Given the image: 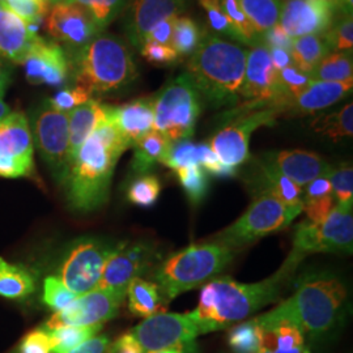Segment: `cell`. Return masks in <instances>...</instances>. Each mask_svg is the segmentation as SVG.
I'll return each mask as SVG.
<instances>
[{
    "instance_id": "cell-1",
    "label": "cell",
    "mask_w": 353,
    "mask_h": 353,
    "mask_svg": "<svg viewBox=\"0 0 353 353\" xmlns=\"http://www.w3.org/2000/svg\"><path fill=\"white\" fill-rule=\"evenodd\" d=\"M303 259L305 256L292 250L274 275L252 284L239 283L229 276L212 279L203 285L198 306L190 316L199 323L202 334L232 327L233 323L279 301Z\"/></svg>"
},
{
    "instance_id": "cell-2",
    "label": "cell",
    "mask_w": 353,
    "mask_h": 353,
    "mask_svg": "<svg viewBox=\"0 0 353 353\" xmlns=\"http://www.w3.org/2000/svg\"><path fill=\"white\" fill-rule=\"evenodd\" d=\"M131 148L108 117L76 153L63 182L70 207L77 212L100 208L109 198L114 168Z\"/></svg>"
},
{
    "instance_id": "cell-3",
    "label": "cell",
    "mask_w": 353,
    "mask_h": 353,
    "mask_svg": "<svg viewBox=\"0 0 353 353\" xmlns=\"http://www.w3.org/2000/svg\"><path fill=\"white\" fill-rule=\"evenodd\" d=\"M348 292L341 279L327 272L303 276L294 293L271 312L256 316L262 330L290 325L303 335H323L338 325Z\"/></svg>"
},
{
    "instance_id": "cell-4",
    "label": "cell",
    "mask_w": 353,
    "mask_h": 353,
    "mask_svg": "<svg viewBox=\"0 0 353 353\" xmlns=\"http://www.w3.org/2000/svg\"><path fill=\"white\" fill-rule=\"evenodd\" d=\"M248 50L241 45L204 32L190 57L188 76L201 97L214 108L234 106L241 100Z\"/></svg>"
},
{
    "instance_id": "cell-5",
    "label": "cell",
    "mask_w": 353,
    "mask_h": 353,
    "mask_svg": "<svg viewBox=\"0 0 353 353\" xmlns=\"http://www.w3.org/2000/svg\"><path fill=\"white\" fill-rule=\"evenodd\" d=\"M67 57L76 85L92 94L122 90L138 77L132 51L123 39L112 34L100 33L84 46L67 51Z\"/></svg>"
},
{
    "instance_id": "cell-6",
    "label": "cell",
    "mask_w": 353,
    "mask_h": 353,
    "mask_svg": "<svg viewBox=\"0 0 353 353\" xmlns=\"http://www.w3.org/2000/svg\"><path fill=\"white\" fill-rule=\"evenodd\" d=\"M236 252L216 242L191 245L159 263L152 271V280L168 305L176 296L199 288L221 274Z\"/></svg>"
},
{
    "instance_id": "cell-7",
    "label": "cell",
    "mask_w": 353,
    "mask_h": 353,
    "mask_svg": "<svg viewBox=\"0 0 353 353\" xmlns=\"http://www.w3.org/2000/svg\"><path fill=\"white\" fill-rule=\"evenodd\" d=\"M301 212L303 204L290 205L272 196L261 195L254 199L236 223L214 234L211 242L225 245L239 252L246 245L290 227Z\"/></svg>"
},
{
    "instance_id": "cell-8",
    "label": "cell",
    "mask_w": 353,
    "mask_h": 353,
    "mask_svg": "<svg viewBox=\"0 0 353 353\" xmlns=\"http://www.w3.org/2000/svg\"><path fill=\"white\" fill-rule=\"evenodd\" d=\"M202 112V97L188 74L170 80L154 97L153 128L170 141L194 135Z\"/></svg>"
},
{
    "instance_id": "cell-9",
    "label": "cell",
    "mask_w": 353,
    "mask_h": 353,
    "mask_svg": "<svg viewBox=\"0 0 353 353\" xmlns=\"http://www.w3.org/2000/svg\"><path fill=\"white\" fill-rule=\"evenodd\" d=\"M353 202L336 203L322 223L303 220L294 228L293 252L306 256L314 252H352Z\"/></svg>"
},
{
    "instance_id": "cell-10",
    "label": "cell",
    "mask_w": 353,
    "mask_h": 353,
    "mask_svg": "<svg viewBox=\"0 0 353 353\" xmlns=\"http://www.w3.org/2000/svg\"><path fill=\"white\" fill-rule=\"evenodd\" d=\"M30 123L33 144L54 178L63 183L70 168L68 114L54 109L46 100L32 112Z\"/></svg>"
},
{
    "instance_id": "cell-11",
    "label": "cell",
    "mask_w": 353,
    "mask_h": 353,
    "mask_svg": "<svg viewBox=\"0 0 353 353\" xmlns=\"http://www.w3.org/2000/svg\"><path fill=\"white\" fill-rule=\"evenodd\" d=\"M115 248L117 243L94 237L75 241L64 254L57 278L77 296L96 290L103 265Z\"/></svg>"
},
{
    "instance_id": "cell-12",
    "label": "cell",
    "mask_w": 353,
    "mask_h": 353,
    "mask_svg": "<svg viewBox=\"0 0 353 353\" xmlns=\"http://www.w3.org/2000/svg\"><path fill=\"white\" fill-rule=\"evenodd\" d=\"M130 332L144 353L163 350L191 353V350L195 348V339L202 335L199 323L190 313H159L145 318Z\"/></svg>"
},
{
    "instance_id": "cell-13",
    "label": "cell",
    "mask_w": 353,
    "mask_h": 353,
    "mask_svg": "<svg viewBox=\"0 0 353 353\" xmlns=\"http://www.w3.org/2000/svg\"><path fill=\"white\" fill-rule=\"evenodd\" d=\"M281 115L275 108L248 110L237 113L228 126L217 131L210 140V147L217 154L220 161L236 170L245 164L249 157V144L252 134L262 126H274L276 117Z\"/></svg>"
},
{
    "instance_id": "cell-14",
    "label": "cell",
    "mask_w": 353,
    "mask_h": 353,
    "mask_svg": "<svg viewBox=\"0 0 353 353\" xmlns=\"http://www.w3.org/2000/svg\"><path fill=\"white\" fill-rule=\"evenodd\" d=\"M127 297V288L93 290L79 296L62 310L55 312L42 330L50 332L64 326H97L117 316Z\"/></svg>"
},
{
    "instance_id": "cell-15",
    "label": "cell",
    "mask_w": 353,
    "mask_h": 353,
    "mask_svg": "<svg viewBox=\"0 0 353 353\" xmlns=\"http://www.w3.org/2000/svg\"><path fill=\"white\" fill-rule=\"evenodd\" d=\"M160 261L161 252L153 242H118L103 265L96 290L127 288L131 280L150 274Z\"/></svg>"
},
{
    "instance_id": "cell-16",
    "label": "cell",
    "mask_w": 353,
    "mask_h": 353,
    "mask_svg": "<svg viewBox=\"0 0 353 353\" xmlns=\"http://www.w3.org/2000/svg\"><path fill=\"white\" fill-rule=\"evenodd\" d=\"M34 144L24 113H11L0 122V176H29L34 170Z\"/></svg>"
},
{
    "instance_id": "cell-17",
    "label": "cell",
    "mask_w": 353,
    "mask_h": 353,
    "mask_svg": "<svg viewBox=\"0 0 353 353\" xmlns=\"http://www.w3.org/2000/svg\"><path fill=\"white\" fill-rule=\"evenodd\" d=\"M241 99L250 101L246 105V110L278 109L283 100L279 88L278 71L271 62L268 48L265 45L254 46L248 51Z\"/></svg>"
},
{
    "instance_id": "cell-18",
    "label": "cell",
    "mask_w": 353,
    "mask_h": 353,
    "mask_svg": "<svg viewBox=\"0 0 353 353\" xmlns=\"http://www.w3.org/2000/svg\"><path fill=\"white\" fill-rule=\"evenodd\" d=\"M45 29L54 42L64 45L67 50L81 48L102 33L83 6L67 1L51 6L45 17Z\"/></svg>"
},
{
    "instance_id": "cell-19",
    "label": "cell",
    "mask_w": 353,
    "mask_h": 353,
    "mask_svg": "<svg viewBox=\"0 0 353 353\" xmlns=\"http://www.w3.org/2000/svg\"><path fill=\"white\" fill-rule=\"evenodd\" d=\"M26 80L33 85L59 87L68 80L67 51L52 39H34L23 62Z\"/></svg>"
},
{
    "instance_id": "cell-20",
    "label": "cell",
    "mask_w": 353,
    "mask_h": 353,
    "mask_svg": "<svg viewBox=\"0 0 353 353\" xmlns=\"http://www.w3.org/2000/svg\"><path fill=\"white\" fill-rule=\"evenodd\" d=\"M336 14L334 0H287L279 24L292 38L323 34Z\"/></svg>"
},
{
    "instance_id": "cell-21",
    "label": "cell",
    "mask_w": 353,
    "mask_h": 353,
    "mask_svg": "<svg viewBox=\"0 0 353 353\" xmlns=\"http://www.w3.org/2000/svg\"><path fill=\"white\" fill-rule=\"evenodd\" d=\"M186 0H134L126 19L127 37L131 45L141 49L152 28L165 19L181 16Z\"/></svg>"
},
{
    "instance_id": "cell-22",
    "label": "cell",
    "mask_w": 353,
    "mask_h": 353,
    "mask_svg": "<svg viewBox=\"0 0 353 353\" xmlns=\"http://www.w3.org/2000/svg\"><path fill=\"white\" fill-rule=\"evenodd\" d=\"M353 81H313L307 88L280 103L281 114L312 115L341 102L352 93Z\"/></svg>"
},
{
    "instance_id": "cell-23",
    "label": "cell",
    "mask_w": 353,
    "mask_h": 353,
    "mask_svg": "<svg viewBox=\"0 0 353 353\" xmlns=\"http://www.w3.org/2000/svg\"><path fill=\"white\" fill-rule=\"evenodd\" d=\"M108 117L130 147H132L153 130L154 97H143L121 106L108 105Z\"/></svg>"
},
{
    "instance_id": "cell-24",
    "label": "cell",
    "mask_w": 353,
    "mask_h": 353,
    "mask_svg": "<svg viewBox=\"0 0 353 353\" xmlns=\"http://www.w3.org/2000/svg\"><path fill=\"white\" fill-rule=\"evenodd\" d=\"M265 160L303 189L313 179L327 174L331 169L322 156L303 150L276 152Z\"/></svg>"
},
{
    "instance_id": "cell-25",
    "label": "cell",
    "mask_w": 353,
    "mask_h": 353,
    "mask_svg": "<svg viewBox=\"0 0 353 353\" xmlns=\"http://www.w3.org/2000/svg\"><path fill=\"white\" fill-rule=\"evenodd\" d=\"M36 38L26 21L0 3V59L23 63Z\"/></svg>"
},
{
    "instance_id": "cell-26",
    "label": "cell",
    "mask_w": 353,
    "mask_h": 353,
    "mask_svg": "<svg viewBox=\"0 0 353 353\" xmlns=\"http://www.w3.org/2000/svg\"><path fill=\"white\" fill-rule=\"evenodd\" d=\"M252 191L254 196L267 195L280 202L294 205L303 204V188L296 185L290 178L281 174L267 160L259 165L258 172L252 176Z\"/></svg>"
},
{
    "instance_id": "cell-27",
    "label": "cell",
    "mask_w": 353,
    "mask_h": 353,
    "mask_svg": "<svg viewBox=\"0 0 353 353\" xmlns=\"http://www.w3.org/2000/svg\"><path fill=\"white\" fill-rule=\"evenodd\" d=\"M106 118V105L96 100H89L68 113V164L74 160L77 151L93 134L102 119ZM70 169V168H68Z\"/></svg>"
},
{
    "instance_id": "cell-28",
    "label": "cell",
    "mask_w": 353,
    "mask_h": 353,
    "mask_svg": "<svg viewBox=\"0 0 353 353\" xmlns=\"http://www.w3.org/2000/svg\"><path fill=\"white\" fill-rule=\"evenodd\" d=\"M336 204L327 174L318 176L305 186L303 192V211L307 221L322 223Z\"/></svg>"
},
{
    "instance_id": "cell-29",
    "label": "cell",
    "mask_w": 353,
    "mask_h": 353,
    "mask_svg": "<svg viewBox=\"0 0 353 353\" xmlns=\"http://www.w3.org/2000/svg\"><path fill=\"white\" fill-rule=\"evenodd\" d=\"M128 309L134 316H148L164 313L166 303H164L157 285L153 281L137 278L130 281L127 287Z\"/></svg>"
},
{
    "instance_id": "cell-30",
    "label": "cell",
    "mask_w": 353,
    "mask_h": 353,
    "mask_svg": "<svg viewBox=\"0 0 353 353\" xmlns=\"http://www.w3.org/2000/svg\"><path fill=\"white\" fill-rule=\"evenodd\" d=\"M172 141L157 130H152L140 138L134 145V157L131 166L134 172L139 174H145L150 172L154 164L163 163Z\"/></svg>"
},
{
    "instance_id": "cell-31",
    "label": "cell",
    "mask_w": 353,
    "mask_h": 353,
    "mask_svg": "<svg viewBox=\"0 0 353 353\" xmlns=\"http://www.w3.org/2000/svg\"><path fill=\"white\" fill-rule=\"evenodd\" d=\"M328 52L331 49L322 34L293 38L290 55L294 65L305 74L310 75Z\"/></svg>"
},
{
    "instance_id": "cell-32",
    "label": "cell",
    "mask_w": 353,
    "mask_h": 353,
    "mask_svg": "<svg viewBox=\"0 0 353 353\" xmlns=\"http://www.w3.org/2000/svg\"><path fill=\"white\" fill-rule=\"evenodd\" d=\"M36 290L33 275L21 265H12L0 256V296L6 299H24Z\"/></svg>"
},
{
    "instance_id": "cell-33",
    "label": "cell",
    "mask_w": 353,
    "mask_h": 353,
    "mask_svg": "<svg viewBox=\"0 0 353 353\" xmlns=\"http://www.w3.org/2000/svg\"><path fill=\"white\" fill-rule=\"evenodd\" d=\"M313 81H353L352 52L331 51L310 74Z\"/></svg>"
},
{
    "instance_id": "cell-34",
    "label": "cell",
    "mask_w": 353,
    "mask_h": 353,
    "mask_svg": "<svg viewBox=\"0 0 353 353\" xmlns=\"http://www.w3.org/2000/svg\"><path fill=\"white\" fill-rule=\"evenodd\" d=\"M310 127L318 134L326 135L334 141L351 138L353 135L352 102L343 106L339 112L318 115L312 121Z\"/></svg>"
},
{
    "instance_id": "cell-35",
    "label": "cell",
    "mask_w": 353,
    "mask_h": 353,
    "mask_svg": "<svg viewBox=\"0 0 353 353\" xmlns=\"http://www.w3.org/2000/svg\"><path fill=\"white\" fill-rule=\"evenodd\" d=\"M242 11L249 17L256 32L262 36L276 26L283 7L281 0H237Z\"/></svg>"
},
{
    "instance_id": "cell-36",
    "label": "cell",
    "mask_w": 353,
    "mask_h": 353,
    "mask_svg": "<svg viewBox=\"0 0 353 353\" xmlns=\"http://www.w3.org/2000/svg\"><path fill=\"white\" fill-rule=\"evenodd\" d=\"M101 328L102 325L64 326L50 331L51 353H70L85 341L94 338Z\"/></svg>"
},
{
    "instance_id": "cell-37",
    "label": "cell",
    "mask_w": 353,
    "mask_h": 353,
    "mask_svg": "<svg viewBox=\"0 0 353 353\" xmlns=\"http://www.w3.org/2000/svg\"><path fill=\"white\" fill-rule=\"evenodd\" d=\"M204 32L189 16H176L174 20L172 48L179 57H191L202 42Z\"/></svg>"
},
{
    "instance_id": "cell-38",
    "label": "cell",
    "mask_w": 353,
    "mask_h": 353,
    "mask_svg": "<svg viewBox=\"0 0 353 353\" xmlns=\"http://www.w3.org/2000/svg\"><path fill=\"white\" fill-rule=\"evenodd\" d=\"M303 332L290 325H278L275 327L263 330L262 348L267 351H294L305 347Z\"/></svg>"
},
{
    "instance_id": "cell-39",
    "label": "cell",
    "mask_w": 353,
    "mask_h": 353,
    "mask_svg": "<svg viewBox=\"0 0 353 353\" xmlns=\"http://www.w3.org/2000/svg\"><path fill=\"white\" fill-rule=\"evenodd\" d=\"M205 148H207V143L196 144L189 139L172 141L161 164L173 170L185 168V166H192V165L201 166Z\"/></svg>"
},
{
    "instance_id": "cell-40",
    "label": "cell",
    "mask_w": 353,
    "mask_h": 353,
    "mask_svg": "<svg viewBox=\"0 0 353 353\" xmlns=\"http://www.w3.org/2000/svg\"><path fill=\"white\" fill-rule=\"evenodd\" d=\"M263 330L255 318L229 330L228 343L234 353H258L262 348Z\"/></svg>"
},
{
    "instance_id": "cell-41",
    "label": "cell",
    "mask_w": 353,
    "mask_h": 353,
    "mask_svg": "<svg viewBox=\"0 0 353 353\" xmlns=\"http://www.w3.org/2000/svg\"><path fill=\"white\" fill-rule=\"evenodd\" d=\"M174 172L182 189L188 194L190 202L192 204L202 203L210 189V179L207 176V172L202 166H185L176 169Z\"/></svg>"
},
{
    "instance_id": "cell-42",
    "label": "cell",
    "mask_w": 353,
    "mask_h": 353,
    "mask_svg": "<svg viewBox=\"0 0 353 353\" xmlns=\"http://www.w3.org/2000/svg\"><path fill=\"white\" fill-rule=\"evenodd\" d=\"M331 51H350L353 49L352 14L338 13L327 30L322 34Z\"/></svg>"
},
{
    "instance_id": "cell-43",
    "label": "cell",
    "mask_w": 353,
    "mask_h": 353,
    "mask_svg": "<svg viewBox=\"0 0 353 353\" xmlns=\"http://www.w3.org/2000/svg\"><path fill=\"white\" fill-rule=\"evenodd\" d=\"M83 6L92 16L97 26L103 30L121 14L127 0H63Z\"/></svg>"
},
{
    "instance_id": "cell-44",
    "label": "cell",
    "mask_w": 353,
    "mask_h": 353,
    "mask_svg": "<svg viewBox=\"0 0 353 353\" xmlns=\"http://www.w3.org/2000/svg\"><path fill=\"white\" fill-rule=\"evenodd\" d=\"M221 7L228 16L229 21L237 29L245 45L258 46L262 45V36L256 32L249 17L242 11L237 0H220Z\"/></svg>"
},
{
    "instance_id": "cell-45",
    "label": "cell",
    "mask_w": 353,
    "mask_h": 353,
    "mask_svg": "<svg viewBox=\"0 0 353 353\" xmlns=\"http://www.w3.org/2000/svg\"><path fill=\"white\" fill-rule=\"evenodd\" d=\"M161 192L159 178L152 174L138 176L127 189V199L140 207H152L157 202Z\"/></svg>"
},
{
    "instance_id": "cell-46",
    "label": "cell",
    "mask_w": 353,
    "mask_h": 353,
    "mask_svg": "<svg viewBox=\"0 0 353 353\" xmlns=\"http://www.w3.org/2000/svg\"><path fill=\"white\" fill-rule=\"evenodd\" d=\"M0 3L16 13L30 28L45 20L50 6L48 0H0Z\"/></svg>"
},
{
    "instance_id": "cell-47",
    "label": "cell",
    "mask_w": 353,
    "mask_h": 353,
    "mask_svg": "<svg viewBox=\"0 0 353 353\" xmlns=\"http://www.w3.org/2000/svg\"><path fill=\"white\" fill-rule=\"evenodd\" d=\"M199 4L207 14V21L211 29H214L216 33L224 34L227 37L232 38L233 41H237L243 43V39L234 26L229 21L227 14L224 12L220 0H199Z\"/></svg>"
},
{
    "instance_id": "cell-48",
    "label": "cell",
    "mask_w": 353,
    "mask_h": 353,
    "mask_svg": "<svg viewBox=\"0 0 353 353\" xmlns=\"http://www.w3.org/2000/svg\"><path fill=\"white\" fill-rule=\"evenodd\" d=\"M327 178L336 202H353L352 165L343 163L338 166H331Z\"/></svg>"
},
{
    "instance_id": "cell-49",
    "label": "cell",
    "mask_w": 353,
    "mask_h": 353,
    "mask_svg": "<svg viewBox=\"0 0 353 353\" xmlns=\"http://www.w3.org/2000/svg\"><path fill=\"white\" fill-rule=\"evenodd\" d=\"M278 81L279 88L283 94V100H281L283 102L287 99H290V97L301 93L313 83V79L309 74H305L294 64H292L290 67H285V68L278 71ZM280 103H279V106H280Z\"/></svg>"
},
{
    "instance_id": "cell-50",
    "label": "cell",
    "mask_w": 353,
    "mask_h": 353,
    "mask_svg": "<svg viewBox=\"0 0 353 353\" xmlns=\"http://www.w3.org/2000/svg\"><path fill=\"white\" fill-rule=\"evenodd\" d=\"M79 296L68 290L57 276H49L43 281L42 301L54 312H59L76 300Z\"/></svg>"
},
{
    "instance_id": "cell-51",
    "label": "cell",
    "mask_w": 353,
    "mask_h": 353,
    "mask_svg": "<svg viewBox=\"0 0 353 353\" xmlns=\"http://www.w3.org/2000/svg\"><path fill=\"white\" fill-rule=\"evenodd\" d=\"M92 100V93L88 89L75 85L71 88H64L59 90L57 94H54L48 101L51 106L62 113H70L76 108L81 106L83 103Z\"/></svg>"
},
{
    "instance_id": "cell-52",
    "label": "cell",
    "mask_w": 353,
    "mask_h": 353,
    "mask_svg": "<svg viewBox=\"0 0 353 353\" xmlns=\"http://www.w3.org/2000/svg\"><path fill=\"white\" fill-rule=\"evenodd\" d=\"M140 54L153 65L165 67L172 65L179 61V55L172 46L159 45L153 42H147L141 46Z\"/></svg>"
},
{
    "instance_id": "cell-53",
    "label": "cell",
    "mask_w": 353,
    "mask_h": 353,
    "mask_svg": "<svg viewBox=\"0 0 353 353\" xmlns=\"http://www.w3.org/2000/svg\"><path fill=\"white\" fill-rule=\"evenodd\" d=\"M11 353H51L50 335L42 328L30 331Z\"/></svg>"
},
{
    "instance_id": "cell-54",
    "label": "cell",
    "mask_w": 353,
    "mask_h": 353,
    "mask_svg": "<svg viewBox=\"0 0 353 353\" xmlns=\"http://www.w3.org/2000/svg\"><path fill=\"white\" fill-rule=\"evenodd\" d=\"M262 45H265L268 49L275 48V49H281L290 52L293 38L290 37L278 23L276 26L270 28L262 34Z\"/></svg>"
},
{
    "instance_id": "cell-55",
    "label": "cell",
    "mask_w": 353,
    "mask_h": 353,
    "mask_svg": "<svg viewBox=\"0 0 353 353\" xmlns=\"http://www.w3.org/2000/svg\"><path fill=\"white\" fill-rule=\"evenodd\" d=\"M174 20H176V17L165 19L161 23L153 26L151 32L145 38V43L153 42V43H159V45H165V46H172Z\"/></svg>"
},
{
    "instance_id": "cell-56",
    "label": "cell",
    "mask_w": 353,
    "mask_h": 353,
    "mask_svg": "<svg viewBox=\"0 0 353 353\" xmlns=\"http://www.w3.org/2000/svg\"><path fill=\"white\" fill-rule=\"evenodd\" d=\"M106 353H144L139 343L131 335V332H127L125 335L119 336L113 344L109 345Z\"/></svg>"
},
{
    "instance_id": "cell-57",
    "label": "cell",
    "mask_w": 353,
    "mask_h": 353,
    "mask_svg": "<svg viewBox=\"0 0 353 353\" xmlns=\"http://www.w3.org/2000/svg\"><path fill=\"white\" fill-rule=\"evenodd\" d=\"M110 345V341L106 335L94 336L70 353H106Z\"/></svg>"
},
{
    "instance_id": "cell-58",
    "label": "cell",
    "mask_w": 353,
    "mask_h": 353,
    "mask_svg": "<svg viewBox=\"0 0 353 353\" xmlns=\"http://www.w3.org/2000/svg\"><path fill=\"white\" fill-rule=\"evenodd\" d=\"M268 52H270L271 62L274 64V67L276 68V71H280L285 67H290L292 64H294L293 63V59H292V55L288 51L271 48V49H268Z\"/></svg>"
},
{
    "instance_id": "cell-59",
    "label": "cell",
    "mask_w": 353,
    "mask_h": 353,
    "mask_svg": "<svg viewBox=\"0 0 353 353\" xmlns=\"http://www.w3.org/2000/svg\"><path fill=\"white\" fill-rule=\"evenodd\" d=\"M10 80H11V72L8 65L0 61V99L4 97V93L10 85Z\"/></svg>"
},
{
    "instance_id": "cell-60",
    "label": "cell",
    "mask_w": 353,
    "mask_h": 353,
    "mask_svg": "<svg viewBox=\"0 0 353 353\" xmlns=\"http://www.w3.org/2000/svg\"><path fill=\"white\" fill-rule=\"evenodd\" d=\"M12 113L10 106L3 101V99H0V122L4 121L10 114Z\"/></svg>"
},
{
    "instance_id": "cell-61",
    "label": "cell",
    "mask_w": 353,
    "mask_h": 353,
    "mask_svg": "<svg viewBox=\"0 0 353 353\" xmlns=\"http://www.w3.org/2000/svg\"><path fill=\"white\" fill-rule=\"evenodd\" d=\"M305 347L303 348H300V350H294V351H288V352H283V351H267V350H263V348H261V351L258 353H300L303 351Z\"/></svg>"
},
{
    "instance_id": "cell-62",
    "label": "cell",
    "mask_w": 353,
    "mask_h": 353,
    "mask_svg": "<svg viewBox=\"0 0 353 353\" xmlns=\"http://www.w3.org/2000/svg\"><path fill=\"white\" fill-rule=\"evenodd\" d=\"M151 353H183L182 351H178V350H163V351H156V352Z\"/></svg>"
},
{
    "instance_id": "cell-63",
    "label": "cell",
    "mask_w": 353,
    "mask_h": 353,
    "mask_svg": "<svg viewBox=\"0 0 353 353\" xmlns=\"http://www.w3.org/2000/svg\"><path fill=\"white\" fill-rule=\"evenodd\" d=\"M61 1H63V0H48V3L51 4V6H52V4H55V3H61Z\"/></svg>"
},
{
    "instance_id": "cell-64",
    "label": "cell",
    "mask_w": 353,
    "mask_h": 353,
    "mask_svg": "<svg viewBox=\"0 0 353 353\" xmlns=\"http://www.w3.org/2000/svg\"><path fill=\"white\" fill-rule=\"evenodd\" d=\"M300 353H310V351H309V350H307V348H306V347H305V348H303V351H301V352Z\"/></svg>"
}]
</instances>
